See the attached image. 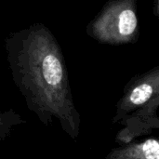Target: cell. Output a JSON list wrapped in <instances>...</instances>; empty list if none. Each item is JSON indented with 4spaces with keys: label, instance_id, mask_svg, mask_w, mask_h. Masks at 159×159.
<instances>
[{
    "label": "cell",
    "instance_id": "cell-1",
    "mask_svg": "<svg viewBox=\"0 0 159 159\" xmlns=\"http://www.w3.org/2000/svg\"><path fill=\"white\" fill-rule=\"evenodd\" d=\"M13 79L28 109L45 126L55 119L66 135L76 141L81 118L75 105L61 50L51 33L34 24L7 43Z\"/></svg>",
    "mask_w": 159,
    "mask_h": 159
},
{
    "label": "cell",
    "instance_id": "cell-2",
    "mask_svg": "<svg viewBox=\"0 0 159 159\" xmlns=\"http://www.w3.org/2000/svg\"><path fill=\"white\" fill-rule=\"evenodd\" d=\"M137 0H109L89 26V34L101 43L121 45L138 38Z\"/></svg>",
    "mask_w": 159,
    "mask_h": 159
},
{
    "label": "cell",
    "instance_id": "cell-3",
    "mask_svg": "<svg viewBox=\"0 0 159 159\" xmlns=\"http://www.w3.org/2000/svg\"><path fill=\"white\" fill-rule=\"evenodd\" d=\"M159 95V68L133 77L126 86L116 104L114 124H119L127 116Z\"/></svg>",
    "mask_w": 159,
    "mask_h": 159
},
{
    "label": "cell",
    "instance_id": "cell-4",
    "mask_svg": "<svg viewBox=\"0 0 159 159\" xmlns=\"http://www.w3.org/2000/svg\"><path fill=\"white\" fill-rule=\"evenodd\" d=\"M158 108L159 95L127 116L119 123L123 129L117 132L116 142L119 145L126 144L159 129Z\"/></svg>",
    "mask_w": 159,
    "mask_h": 159
},
{
    "label": "cell",
    "instance_id": "cell-5",
    "mask_svg": "<svg viewBox=\"0 0 159 159\" xmlns=\"http://www.w3.org/2000/svg\"><path fill=\"white\" fill-rule=\"evenodd\" d=\"M105 159H159V143L157 138L131 142L112 149Z\"/></svg>",
    "mask_w": 159,
    "mask_h": 159
},
{
    "label": "cell",
    "instance_id": "cell-6",
    "mask_svg": "<svg viewBox=\"0 0 159 159\" xmlns=\"http://www.w3.org/2000/svg\"><path fill=\"white\" fill-rule=\"evenodd\" d=\"M26 121L13 109L0 111V143L4 142L11 133L12 129Z\"/></svg>",
    "mask_w": 159,
    "mask_h": 159
}]
</instances>
